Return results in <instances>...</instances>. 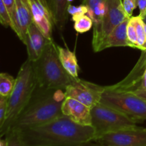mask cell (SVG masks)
<instances>
[{"label": "cell", "instance_id": "1", "mask_svg": "<svg viewBox=\"0 0 146 146\" xmlns=\"http://www.w3.org/2000/svg\"><path fill=\"white\" fill-rule=\"evenodd\" d=\"M21 132L27 146H78L96 136L92 126L80 125L64 115Z\"/></svg>", "mask_w": 146, "mask_h": 146}, {"label": "cell", "instance_id": "2", "mask_svg": "<svg viewBox=\"0 0 146 146\" xmlns=\"http://www.w3.org/2000/svg\"><path fill=\"white\" fill-rule=\"evenodd\" d=\"M65 98V93L62 89L37 86L29 104L18 117L11 130L25 131L58 118L63 115L61 106Z\"/></svg>", "mask_w": 146, "mask_h": 146}, {"label": "cell", "instance_id": "3", "mask_svg": "<svg viewBox=\"0 0 146 146\" xmlns=\"http://www.w3.org/2000/svg\"><path fill=\"white\" fill-rule=\"evenodd\" d=\"M15 86L9 97L8 108L4 123L0 127V135H6L29 104L37 88L34 62L27 59L21 65L17 75Z\"/></svg>", "mask_w": 146, "mask_h": 146}, {"label": "cell", "instance_id": "4", "mask_svg": "<svg viewBox=\"0 0 146 146\" xmlns=\"http://www.w3.org/2000/svg\"><path fill=\"white\" fill-rule=\"evenodd\" d=\"M34 68L39 88L65 90L75 79L63 66L54 40L47 44L40 58L34 62Z\"/></svg>", "mask_w": 146, "mask_h": 146}, {"label": "cell", "instance_id": "5", "mask_svg": "<svg viewBox=\"0 0 146 146\" xmlns=\"http://www.w3.org/2000/svg\"><path fill=\"white\" fill-rule=\"evenodd\" d=\"M92 127L95 130V139L111 133L137 127L138 123L118 110L98 103L91 108Z\"/></svg>", "mask_w": 146, "mask_h": 146}, {"label": "cell", "instance_id": "6", "mask_svg": "<svg viewBox=\"0 0 146 146\" xmlns=\"http://www.w3.org/2000/svg\"><path fill=\"white\" fill-rule=\"evenodd\" d=\"M101 103L118 110L137 123L146 120V99L133 93L114 91L105 86Z\"/></svg>", "mask_w": 146, "mask_h": 146}, {"label": "cell", "instance_id": "7", "mask_svg": "<svg viewBox=\"0 0 146 146\" xmlns=\"http://www.w3.org/2000/svg\"><path fill=\"white\" fill-rule=\"evenodd\" d=\"M107 10L101 23L94 27L92 47L94 52L105 50V44L113 31L128 18L123 6V0H106Z\"/></svg>", "mask_w": 146, "mask_h": 146}, {"label": "cell", "instance_id": "8", "mask_svg": "<svg viewBox=\"0 0 146 146\" xmlns=\"http://www.w3.org/2000/svg\"><path fill=\"white\" fill-rule=\"evenodd\" d=\"M104 91L105 86L79 78H75L64 90L66 97L74 98L91 108L101 102Z\"/></svg>", "mask_w": 146, "mask_h": 146}, {"label": "cell", "instance_id": "9", "mask_svg": "<svg viewBox=\"0 0 146 146\" xmlns=\"http://www.w3.org/2000/svg\"><path fill=\"white\" fill-rule=\"evenodd\" d=\"M96 141L104 146H146V129L137 126L106 134Z\"/></svg>", "mask_w": 146, "mask_h": 146}, {"label": "cell", "instance_id": "10", "mask_svg": "<svg viewBox=\"0 0 146 146\" xmlns=\"http://www.w3.org/2000/svg\"><path fill=\"white\" fill-rule=\"evenodd\" d=\"M27 1L32 14L33 21L48 39H53L52 32L54 24L51 11L45 0Z\"/></svg>", "mask_w": 146, "mask_h": 146}, {"label": "cell", "instance_id": "11", "mask_svg": "<svg viewBox=\"0 0 146 146\" xmlns=\"http://www.w3.org/2000/svg\"><path fill=\"white\" fill-rule=\"evenodd\" d=\"M53 39H48L34 22L29 27L24 44L27 46L28 58L32 62L40 58L47 44Z\"/></svg>", "mask_w": 146, "mask_h": 146}, {"label": "cell", "instance_id": "12", "mask_svg": "<svg viewBox=\"0 0 146 146\" xmlns=\"http://www.w3.org/2000/svg\"><path fill=\"white\" fill-rule=\"evenodd\" d=\"M11 19L13 22L12 30L24 43L29 27L34 22L27 0H15V6Z\"/></svg>", "mask_w": 146, "mask_h": 146}, {"label": "cell", "instance_id": "13", "mask_svg": "<svg viewBox=\"0 0 146 146\" xmlns=\"http://www.w3.org/2000/svg\"><path fill=\"white\" fill-rule=\"evenodd\" d=\"M63 115L82 125L92 126L91 108L74 98L66 97L61 106Z\"/></svg>", "mask_w": 146, "mask_h": 146}, {"label": "cell", "instance_id": "14", "mask_svg": "<svg viewBox=\"0 0 146 146\" xmlns=\"http://www.w3.org/2000/svg\"><path fill=\"white\" fill-rule=\"evenodd\" d=\"M146 68V51H142L141 57L129 74L119 83L106 88L117 91L134 93L141 84L142 76Z\"/></svg>", "mask_w": 146, "mask_h": 146}, {"label": "cell", "instance_id": "15", "mask_svg": "<svg viewBox=\"0 0 146 146\" xmlns=\"http://www.w3.org/2000/svg\"><path fill=\"white\" fill-rule=\"evenodd\" d=\"M68 3L67 0H51L50 11L52 17L54 27L60 31H62L65 27L68 19Z\"/></svg>", "mask_w": 146, "mask_h": 146}, {"label": "cell", "instance_id": "16", "mask_svg": "<svg viewBox=\"0 0 146 146\" xmlns=\"http://www.w3.org/2000/svg\"><path fill=\"white\" fill-rule=\"evenodd\" d=\"M130 18H127L111 32L105 44V49L111 47L129 46L127 28Z\"/></svg>", "mask_w": 146, "mask_h": 146}, {"label": "cell", "instance_id": "17", "mask_svg": "<svg viewBox=\"0 0 146 146\" xmlns=\"http://www.w3.org/2000/svg\"><path fill=\"white\" fill-rule=\"evenodd\" d=\"M58 56L66 71L74 78H78L79 66L75 53L68 48H64L57 45Z\"/></svg>", "mask_w": 146, "mask_h": 146}, {"label": "cell", "instance_id": "18", "mask_svg": "<svg viewBox=\"0 0 146 146\" xmlns=\"http://www.w3.org/2000/svg\"><path fill=\"white\" fill-rule=\"evenodd\" d=\"M82 4L87 6L89 16L94 21V27H97L101 23L107 10L106 0H82ZM93 27V28H94Z\"/></svg>", "mask_w": 146, "mask_h": 146}, {"label": "cell", "instance_id": "19", "mask_svg": "<svg viewBox=\"0 0 146 146\" xmlns=\"http://www.w3.org/2000/svg\"><path fill=\"white\" fill-rule=\"evenodd\" d=\"M17 78L7 73L0 74V96L9 97L14 90Z\"/></svg>", "mask_w": 146, "mask_h": 146}, {"label": "cell", "instance_id": "20", "mask_svg": "<svg viewBox=\"0 0 146 146\" xmlns=\"http://www.w3.org/2000/svg\"><path fill=\"white\" fill-rule=\"evenodd\" d=\"M131 19L133 21L136 29L137 37H138V48L141 51H143L144 45L145 43V23L139 15L135 17L133 16Z\"/></svg>", "mask_w": 146, "mask_h": 146}, {"label": "cell", "instance_id": "21", "mask_svg": "<svg viewBox=\"0 0 146 146\" xmlns=\"http://www.w3.org/2000/svg\"><path fill=\"white\" fill-rule=\"evenodd\" d=\"M73 21H74V29L80 34L87 32L94 27V21L87 14L81 16L75 19Z\"/></svg>", "mask_w": 146, "mask_h": 146}, {"label": "cell", "instance_id": "22", "mask_svg": "<svg viewBox=\"0 0 146 146\" xmlns=\"http://www.w3.org/2000/svg\"><path fill=\"white\" fill-rule=\"evenodd\" d=\"M5 136L8 141V146H27L20 131L11 130Z\"/></svg>", "mask_w": 146, "mask_h": 146}, {"label": "cell", "instance_id": "23", "mask_svg": "<svg viewBox=\"0 0 146 146\" xmlns=\"http://www.w3.org/2000/svg\"><path fill=\"white\" fill-rule=\"evenodd\" d=\"M127 36H128V41L130 47L138 48V37H137L136 29L133 21L130 18L129 22L127 28Z\"/></svg>", "mask_w": 146, "mask_h": 146}, {"label": "cell", "instance_id": "24", "mask_svg": "<svg viewBox=\"0 0 146 146\" xmlns=\"http://www.w3.org/2000/svg\"><path fill=\"white\" fill-rule=\"evenodd\" d=\"M0 21L4 27H10L11 29H13V22L10 13L1 0H0Z\"/></svg>", "mask_w": 146, "mask_h": 146}, {"label": "cell", "instance_id": "25", "mask_svg": "<svg viewBox=\"0 0 146 146\" xmlns=\"http://www.w3.org/2000/svg\"><path fill=\"white\" fill-rule=\"evenodd\" d=\"M67 12H68V14H70L72 17L71 19H72V21H74L75 19L78 18V17H81V16L84 15V14H88V9L87 6L84 4H82L81 5L77 6V7L71 5L70 4L68 6Z\"/></svg>", "mask_w": 146, "mask_h": 146}, {"label": "cell", "instance_id": "26", "mask_svg": "<svg viewBox=\"0 0 146 146\" xmlns=\"http://www.w3.org/2000/svg\"><path fill=\"white\" fill-rule=\"evenodd\" d=\"M123 6L127 17L131 18L134 10L138 7L137 0H123Z\"/></svg>", "mask_w": 146, "mask_h": 146}, {"label": "cell", "instance_id": "27", "mask_svg": "<svg viewBox=\"0 0 146 146\" xmlns=\"http://www.w3.org/2000/svg\"><path fill=\"white\" fill-rule=\"evenodd\" d=\"M9 97L0 96V127L4 123L8 108Z\"/></svg>", "mask_w": 146, "mask_h": 146}, {"label": "cell", "instance_id": "28", "mask_svg": "<svg viewBox=\"0 0 146 146\" xmlns=\"http://www.w3.org/2000/svg\"><path fill=\"white\" fill-rule=\"evenodd\" d=\"M137 4L140 10L139 16L143 19L146 14V0H137Z\"/></svg>", "mask_w": 146, "mask_h": 146}, {"label": "cell", "instance_id": "29", "mask_svg": "<svg viewBox=\"0 0 146 146\" xmlns=\"http://www.w3.org/2000/svg\"><path fill=\"white\" fill-rule=\"evenodd\" d=\"M1 1H3L4 5L6 6L8 11H9L11 17H12V14L14 9V6H15V0H1Z\"/></svg>", "mask_w": 146, "mask_h": 146}, {"label": "cell", "instance_id": "30", "mask_svg": "<svg viewBox=\"0 0 146 146\" xmlns=\"http://www.w3.org/2000/svg\"><path fill=\"white\" fill-rule=\"evenodd\" d=\"M78 146H104V145L99 143L98 141H96V140H92V141H90L88 142L84 143L81 144V145Z\"/></svg>", "mask_w": 146, "mask_h": 146}, {"label": "cell", "instance_id": "31", "mask_svg": "<svg viewBox=\"0 0 146 146\" xmlns=\"http://www.w3.org/2000/svg\"><path fill=\"white\" fill-rule=\"evenodd\" d=\"M0 146H8V141H7V138H5L4 139L1 138L0 141Z\"/></svg>", "mask_w": 146, "mask_h": 146}, {"label": "cell", "instance_id": "32", "mask_svg": "<svg viewBox=\"0 0 146 146\" xmlns=\"http://www.w3.org/2000/svg\"><path fill=\"white\" fill-rule=\"evenodd\" d=\"M50 1H51V0H45V1L46 2V4H48V7H49V9H50Z\"/></svg>", "mask_w": 146, "mask_h": 146}, {"label": "cell", "instance_id": "33", "mask_svg": "<svg viewBox=\"0 0 146 146\" xmlns=\"http://www.w3.org/2000/svg\"><path fill=\"white\" fill-rule=\"evenodd\" d=\"M143 20L144 23H145V24H146V14L145 15V17H144L143 18Z\"/></svg>", "mask_w": 146, "mask_h": 146}, {"label": "cell", "instance_id": "34", "mask_svg": "<svg viewBox=\"0 0 146 146\" xmlns=\"http://www.w3.org/2000/svg\"><path fill=\"white\" fill-rule=\"evenodd\" d=\"M73 1V0H67V1H68V4H71V1Z\"/></svg>", "mask_w": 146, "mask_h": 146}, {"label": "cell", "instance_id": "35", "mask_svg": "<svg viewBox=\"0 0 146 146\" xmlns=\"http://www.w3.org/2000/svg\"><path fill=\"white\" fill-rule=\"evenodd\" d=\"M38 146H47V145H38Z\"/></svg>", "mask_w": 146, "mask_h": 146}]
</instances>
